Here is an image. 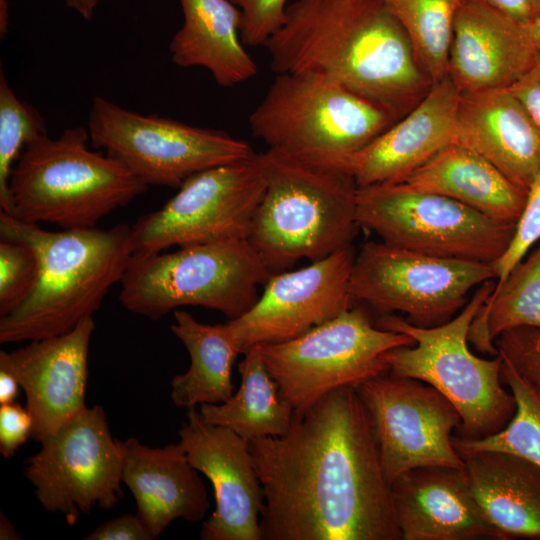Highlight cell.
<instances>
[{"label":"cell","mask_w":540,"mask_h":540,"mask_svg":"<svg viewBox=\"0 0 540 540\" xmlns=\"http://www.w3.org/2000/svg\"><path fill=\"white\" fill-rule=\"evenodd\" d=\"M264 492L262 540H402L370 415L356 387L248 442Z\"/></svg>","instance_id":"1"},{"label":"cell","mask_w":540,"mask_h":540,"mask_svg":"<svg viewBox=\"0 0 540 540\" xmlns=\"http://www.w3.org/2000/svg\"><path fill=\"white\" fill-rule=\"evenodd\" d=\"M266 44L276 74L322 77L399 117L429 91L403 27L384 0H295Z\"/></svg>","instance_id":"2"},{"label":"cell","mask_w":540,"mask_h":540,"mask_svg":"<svg viewBox=\"0 0 540 540\" xmlns=\"http://www.w3.org/2000/svg\"><path fill=\"white\" fill-rule=\"evenodd\" d=\"M0 237L36 253L39 273L27 299L0 318V342L40 340L65 334L99 309L125 274L133 248L131 227L47 231L0 213Z\"/></svg>","instance_id":"3"},{"label":"cell","mask_w":540,"mask_h":540,"mask_svg":"<svg viewBox=\"0 0 540 540\" xmlns=\"http://www.w3.org/2000/svg\"><path fill=\"white\" fill-rule=\"evenodd\" d=\"M266 188L248 241L272 274L300 259H323L350 246L359 225L358 187L347 172L321 168L283 152L260 153Z\"/></svg>","instance_id":"4"},{"label":"cell","mask_w":540,"mask_h":540,"mask_svg":"<svg viewBox=\"0 0 540 540\" xmlns=\"http://www.w3.org/2000/svg\"><path fill=\"white\" fill-rule=\"evenodd\" d=\"M89 140L78 126L30 142L11 171L5 213L61 229L91 228L147 190L120 161L91 150Z\"/></svg>","instance_id":"5"},{"label":"cell","mask_w":540,"mask_h":540,"mask_svg":"<svg viewBox=\"0 0 540 540\" xmlns=\"http://www.w3.org/2000/svg\"><path fill=\"white\" fill-rule=\"evenodd\" d=\"M495 284L493 279L481 284L462 310L440 325L417 326L391 313H381L376 324L413 338L414 345L384 354L388 372L420 380L442 393L460 414L457 436L463 439H481L501 431L516 411L514 395L502 385V357H478L468 345L472 321Z\"/></svg>","instance_id":"6"},{"label":"cell","mask_w":540,"mask_h":540,"mask_svg":"<svg viewBox=\"0 0 540 540\" xmlns=\"http://www.w3.org/2000/svg\"><path fill=\"white\" fill-rule=\"evenodd\" d=\"M386 106L322 77L277 74L249 117L269 149L321 168L347 160L398 119Z\"/></svg>","instance_id":"7"},{"label":"cell","mask_w":540,"mask_h":540,"mask_svg":"<svg viewBox=\"0 0 540 540\" xmlns=\"http://www.w3.org/2000/svg\"><path fill=\"white\" fill-rule=\"evenodd\" d=\"M271 271L247 238L180 247L171 253L133 255L123 275L120 302L158 320L182 306H201L229 320L259 299Z\"/></svg>","instance_id":"8"},{"label":"cell","mask_w":540,"mask_h":540,"mask_svg":"<svg viewBox=\"0 0 540 540\" xmlns=\"http://www.w3.org/2000/svg\"><path fill=\"white\" fill-rule=\"evenodd\" d=\"M409 335L375 325L353 306L294 339L260 345L263 361L296 413H303L334 389L358 387L388 372L384 354L414 345Z\"/></svg>","instance_id":"9"},{"label":"cell","mask_w":540,"mask_h":540,"mask_svg":"<svg viewBox=\"0 0 540 540\" xmlns=\"http://www.w3.org/2000/svg\"><path fill=\"white\" fill-rule=\"evenodd\" d=\"M356 219L359 227L373 231L386 244L489 264L504 253L516 226L404 183L358 187Z\"/></svg>","instance_id":"10"},{"label":"cell","mask_w":540,"mask_h":540,"mask_svg":"<svg viewBox=\"0 0 540 540\" xmlns=\"http://www.w3.org/2000/svg\"><path fill=\"white\" fill-rule=\"evenodd\" d=\"M94 148L126 166L147 186L179 188L201 171L240 162L256 153L224 131L158 115H143L95 96L88 116Z\"/></svg>","instance_id":"11"},{"label":"cell","mask_w":540,"mask_h":540,"mask_svg":"<svg viewBox=\"0 0 540 540\" xmlns=\"http://www.w3.org/2000/svg\"><path fill=\"white\" fill-rule=\"evenodd\" d=\"M492 279L496 273L489 263L370 241L355 256L350 294L381 313L398 311L414 325L432 327L453 318L467 304L468 293Z\"/></svg>","instance_id":"12"},{"label":"cell","mask_w":540,"mask_h":540,"mask_svg":"<svg viewBox=\"0 0 540 540\" xmlns=\"http://www.w3.org/2000/svg\"><path fill=\"white\" fill-rule=\"evenodd\" d=\"M265 188L260 153L192 175L160 209L131 227L133 255L247 238Z\"/></svg>","instance_id":"13"},{"label":"cell","mask_w":540,"mask_h":540,"mask_svg":"<svg viewBox=\"0 0 540 540\" xmlns=\"http://www.w3.org/2000/svg\"><path fill=\"white\" fill-rule=\"evenodd\" d=\"M26 460L25 477L44 509L74 525L94 507L110 509L122 497V453L101 405L86 406Z\"/></svg>","instance_id":"14"},{"label":"cell","mask_w":540,"mask_h":540,"mask_svg":"<svg viewBox=\"0 0 540 540\" xmlns=\"http://www.w3.org/2000/svg\"><path fill=\"white\" fill-rule=\"evenodd\" d=\"M356 388L370 415L389 484L418 467H465L452 440L460 414L437 389L389 372Z\"/></svg>","instance_id":"15"},{"label":"cell","mask_w":540,"mask_h":540,"mask_svg":"<svg viewBox=\"0 0 540 540\" xmlns=\"http://www.w3.org/2000/svg\"><path fill=\"white\" fill-rule=\"evenodd\" d=\"M355 256L350 245L306 267L272 274L257 302L227 322L241 354L294 339L352 308Z\"/></svg>","instance_id":"16"},{"label":"cell","mask_w":540,"mask_h":540,"mask_svg":"<svg viewBox=\"0 0 540 540\" xmlns=\"http://www.w3.org/2000/svg\"><path fill=\"white\" fill-rule=\"evenodd\" d=\"M178 436L191 465L212 483L215 510L203 521V540H262L264 492L248 441L206 422L189 408Z\"/></svg>","instance_id":"17"},{"label":"cell","mask_w":540,"mask_h":540,"mask_svg":"<svg viewBox=\"0 0 540 540\" xmlns=\"http://www.w3.org/2000/svg\"><path fill=\"white\" fill-rule=\"evenodd\" d=\"M95 322L82 320L71 331L0 351V365L18 379L32 417L30 439L41 442L86 407L88 354Z\"/></svg>","instance_id":"18"},{"label":"cell","mask_w":540,"mask_h":540,"mask_svg":"<svg viewBox=\"0 0 540 540\" xmlns=\"http://www.w3.org/2000/svg\"><path fill=\"white\" fill-rule=\"evenodd\" d=\"M460 91L447 76L433 82L404 116L352 155L344 171L357 187L404 181L453 143Z\"/></svg>","instance_id":"19"},{"label":"cell","mask_w":540,"mask_h":540,"mask_svg":"<svg viewBox=\"0 0 540 540\" xmlns=\"http://www.w3.org/2000/svg\"><path fill=\"white\" fill-rule=\"evenodd\" d=\"M390 489L402 540H504L478 504L465 467H418Z\"/></svg>","instance_id":"20"},{"label":"cell","mask_w":540,"mask_h":540,"mask_svg":"<svg viewBox=\"0 0 540 540\" xmlns=\"http://www.w3.org/2000/svg\"><path fill=\"white\" fill-rule=\"evenodd\" d=\"M538 54L527 25L464 0L454 21L447 76L460 92L508 89Z\"/></svg>","instance_id":"21"},{"label":"cell","mask_w":540,"mask_h":540,"mask_svg":"<svg viewBox=\"0 0 540 540\" xmlns=\"http://www.w3.org/2000/svg\"><path fill=\"white\" fill-rule=\"evenodd\" d=\"M453 143L478 153L526 191L540 169V130L509 89L460 92Z\"/></svg>","instance_id":"22"},{"label":"cell","mask_w":540,"mask_h":540,"mask_svg":"<svg viewBox=\"0 0 540 540\" xmlns=\"http://www.w3.org/2000/svg\"><path fill=\"white\" fill-rule=\"evenodd\" d=\"M122 483L133 494L136 514L153 539L176 519H204L210 501L199 472L179 443L151 447L130 437L120 440Z\"/></svg>","instance_id":"23"},{"label":"cell","mask_w":540,"mask_h":540,"mask_svg":"<svg viewBox=\"0 0 540 540\" xmlns=\"http://www.w3.org/2000/svg\"><path fill=\"white\" fill-rule=\"evenodd\" d=\"M460 456L478 504L503 539H540V467L503 451Z\"/></svg>","instance_id":"24"},{"label":"cell","mask_w":540,"mask_h":540,"mask_svg":"<svg viewBox=\"0 0 540 540\" xmlns=\"http://www.w3.org/2000/svg\"><path fill=\"white\" fill-rule=\"evenodd\" d=\"M400 183L509 223L517 222L527 195L487 159L456 143L442 148Z\"/></svg>","instance_id":"25"},{"label":"cell","mask_w":540,"mask_h":540,"mask_svg":"<svg viewBox=\"0 0 540 540\" xmlns=\"http://www.w3.org/2000/svg\"><path fill=\"white\" fill-rule=\"evenodd\" d=\"M184 23L169 49L179 67L207 69L218 85L253 78L257 65L241 40L242 14L230 0H179Z\"/></svg>","instance_id":"26"},{"label":"cell","mask_w":540,"mask_h":540,"mask_svg":"<svg viewBox=\"0 0 540 540\" xmlns=\"http://www.w3.org/2000/svg\"><path fill=\"white\" fill-rule=\"evenodd\" d=\"M173 334L183 343L190 366L171 380L170 397L177 407L220 404L234 394L232 368L241 354L225 324H204L184 310H175Z\"/></svg>","instance_id":"27"},{"label":"cell","mask_w":540,"mask_h":540,"mask_svg":"<svg viewBox=\"0 0 540 540\" xmlns=\"http://www.w3.org/2000/svg\"><path fill=\"white\" fill-rule=\"evenodd\" d=\"M239 389L226 402L202 404V418L231 429L246 441L284 435L290 428L295 410L283 396L255 345L244 353L238 364Z\"/></svg>","instance_id":"28"},{"label":"cell","mask_w":540,"mask_h":540,"mask_svg":"<svg viewBox=\"0 0 540 540\" xmlns=\"http://www.w3.org/2000/svg\"><path fill=\"white\" fill-rule=\"evenodd\" d=\"M524 326L540 329V246L495 286L472 321L468 341L478 351L496 356L498 336Z\"/></svg>","instance_id":"29"},{"label":"cell","mask_w":540,"mask_h":540,"mask_svg":"<svg viewBox=\"0 0 540 540\" xmlns=\"http://www.w3.org/2000/svg\"><path fill=\"white\" fill-rule=\"evenodd\" d=\"M406 32L415 56L432 82L448 74L456 14L464 0H384Z\"/></svg>","instance_id":"30"},{"label":"cell","mask_w":540,"mask_h":540,"mask_svg":"<svg viewBox=\"0 0 540 540\" xmlns=\"http://www.w3.org/2000/svg\"><path fill=\"white\" fill-rule=\"evenodd\" d=\"M501 378L516 399L512 419L501 431L488 437L469 440L453 436V445L460 455L485 450L503 451L540 467V392L503 358Z\"/></svg>","instance_id":"31"},{"label":"cell","mask_w":540,"mask_h":540,"mask_svg":"<svg viewBox=\"0 0 540 540\" xmlns=\"http://www.w3.org/2000/svg\"><path fill=\"white\" fill-rule=\"evenodd\" d=\"M47 134L41 114L20 100L0 72V206L8 209L11 171L24 148L34 139Z\"/></svg>","instance_id":"32"},{"label":"cell","mask_w":540,"mask_h":540,"mask_svg":"<svg viewBox=\"0 0 540 540\" xmlns=\"http://www.w3.org/2000/svg\"><path fill=\"white\" fill-rule=\"evenodd\" d=\"M39 273L34 250L17 241L0 242V318L18 308L32 292Z\"/></svg>","instance_id":"33"},{"label":"cell","mask_w":540,"mask_h":540,"mask_svg":"<svg viewBox=\"0 0 540 540\" xmlns=\"http://www.w3.org/2000/svg\"><path fill=\"white\" fill-rule=\"evenodd\" d=\"M540 239V169L528 187L526 201L516 222L515 230L504 253L492 263L496 284L503 283L512 269Z\"/></svg>","instance_id":"34"},{"label":"cell","mask_w":540,"mask_h":540,"mask_svg":"<svg viewBox=\"0 0 540 540\" xmlns=\"http://www.w3.org/2000/svg\"><path fill=\"white\" fill-rule=\"evenodd\" d=\"M242 14L241 40L245 46H266L285 25L289 0H230Z\"/></svg>","instance_id":"35"},{"label":"cell","mask_w":540,"mask_h":540,"mask_svg":"<svg viewBox=\"0 0 540 540\" xmlns=\"http://www.w3.org/2000/svg\"><path fill=\"white\" fill-rule=\"evenodd\" d=\"M498 354L540 392V329L517 327L500 334L495 341Z\"/></svg>","instance_id":"36"},{"label":"cell","mask_w":540,"mask_h":540,"mask_svg":"<svg viewBox=\"0 0 540 540\" xmlns=\"http://www.w3.org/2000/svg\"><path fill=\"white\" fill-rule=\"evenodd\" d=\"M32 417L27 408L18 403L0 405V452L10 458L30 439Z\"/></svg>","instance_id":"37"},{"label":"cell","mask_w":540,"mask_h":540,"mask_svg":"<svg viewBox=\"0 0 540 540\" xmlns=\"http://www.w3.org/2000/svg\"><path fill=\"white\" fill-rule=\"evenodd\" d=\"M85 540H151L150 532L137 514L108 520L84 537Z\"/></svg>","instance_id":"38"},{"label":"cell","mask_w":540,"mask_h":540,"mask_svg":"<svg viewBox=\"0 0 540 540\" xmlns=\"http://www.w3.org/2000/svg\"><path fill=\"white\" fill-rule=\"evenodd\" d=\"M508 89L523 104L540 130V52L525 75Z\"/></svg>","instance_id":"39"},{"label":"cell","mask_w":540,"mask_h":540,"mask_svg":"<svg viewBox=\"0 0 540 540\" xmlns=\"http://www.w3.org/2000/svg\"><path fill=\"white\" fill-rule=\"evenodd\" d=\"M528 25L540 14V0H470Z\"/></svg>","instance_id":"40"},{"label":"cell","mask_w":540,"mask_h":540,"mask_svg":"<svg viewBox=\"0 0 540 540\" xmlns=\"http://www.w3.org/2000/svg\"><path fill=\"white\" fill-rule=\"evenodd\" d=\"M19 387L16 376L8 368L0 365V405L15 402Z\"/></svg>","instance_id":"41"},{"label":"cell","mask_w":540,"mask_h":540,"mask_svg":"<svg viewBox=\"0 0 540 540\" xmlns=\"http://www.w3.org/2000/svg\"><path fill=\"white\" fill-rule=\"evenodd\" d=\"M99 0H65L66 5L79 13L85 20H91Z\"/></svg>","instance_id":"42"},{"label":"cell","mask_w":540,"mask_h":540,"mask_svg":"<svg viewBox=\"0 0 540 540\" xmlns=\"http://www.w3.org/2000/svg\"><path fill=\"white\" fill-rule=\"evenodd\" d=\"M0 539H20L12 524L3 513L0 514Z\"/></svg>","instance_id":"43"},{"label":"cell","mask_w":540,"mask_h":540,"mask_svg":"<svg viewBox=\"0 0 540 540\" xmlns=\"http://www.w3.org/2000/svg\"><path fill=\"white\" fill-rule=\"evenodd\" d=\"M531 39L540 52V14L527 25Z\"/></svg>","instance_id":"44"},{"label":"cell","mask_w":540,"mask_h":540,"mask_svg":"<svg viewBox=\"0 0 540 540\" xmlns=\"http://www.w3.org/2000/svg\"><path fill=\"white\" fill-rule=\"evenodd\" d=\"M8 2L7 0H0V34L3 37L8 29Z\"/></svg>","instance_id":"45"}]
</instances>
